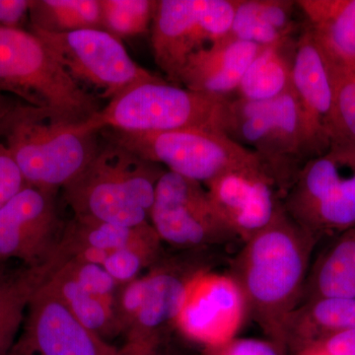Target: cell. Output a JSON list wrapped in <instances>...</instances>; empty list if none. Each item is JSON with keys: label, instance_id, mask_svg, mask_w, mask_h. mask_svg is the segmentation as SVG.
Instances as JSON below:
<instances>
[{"label": "cell", "instance_id": "4fadbf2b", "mask_svg": "<svg viewBox=\"0 0 355 355\" xmlns=\"http://www.w3.org/2000/svg\"><path fill=\"white\" fill-rule=\"evenodd\" d=\"M55 193L26 184L0 209V263L19 261L30 268L50 265L65 226Z\"/></svg>", "mask_w": 355, "mask_h": 355}, {"label": "cell", "instance_id": "9a60e30c", "mask_svg": "<svg viewBox=\"0 0 355 355\" xmlns=\"http://www.w3.org/2000/svg\"><path fill=\"white\" fill-rule=\"evenodd\" d=\"M247 317L246 300L235 280L212 268L191 280L175 329L209 349L237 338Z\"/></svg>", "mask_w": 355, "mask_h": 355}, {"label": "cell", "instance_id": "f1b7e54d", "mask_svg": "<svg viewBox=\"0 0 355 355\" xmlns=\"http://www.w3.org/2000/svg\"><path fill=\"white\" fill-rule=\"evenodd\" d=\"M156 0H100L102 27L119 40L150 31Z\"/></svg>", "mask_w": 355, "mask_h": 355}, {"label": "cell", "instance_id": "836d02e7", "mask_svg": "<svg viewBox=\"0 0 355 355\" xmlns=\"http://www.w3.org/2000/svg\"><path fill=\"white\" fill-rule=\"evenodd\" d=\"M303 352L320 355H355V329L322 338Z\"/></svg>", "mask_w": 355, "mask_h": 355}, {"label": "cell", "instance_id": "d6a6232c", "mask_svg": "<svg viewBox=\"0 0 355 355\" xmlns=\"http://www.w3.org/2000/svg\"><path fill=\"white\" fill-rule=\"evenodd\" d=\"M19 168L8 149L0 141V209L26 186Z\"/></svg>", "mask_w": 355, "mask_h": 355}, {"label": "cell", "instance_id": "ffe728a7", "mask_svg": "<svg viewBox=\"0 0 355 355\" xmlns=\"http://www.w3.org/2000/svg\"><path fill=\"white\" fill-rule=\"evenodd\" d=\"M354 329L355 299H310L292 313L286 327V349L297 355L322 338Z\"/></svg>", "mask_w": 355, "mask_h": 355}, {"label": "cell", "instance_id": "6da1fadb", "mask_svg": "<svg viewBox=\"0 0 355 355\" xmlns=\"http://www.w3.org/2000/svg\"><path fill=\"white\" fill-rule=\"evenodd\" d=\"M318 243L284 210L229 260L227 273L241 289L248 316L286 352L287 324L300 304Z\"/></svg>", "mask_w": 355, "mask_h": 355}, {"label": "cell", "instance_id": "7402d4cb", "mask_svg": "<svg viewBox=\"0 0 355 355\" xmlns=\"http://www.w3.org/2000/svg\"><path fill=\"white\" fill-rule=\"evenodd\" d=\"M294 6L291 0H236L229 36L260 46L292 41Z\"/></svg>", "mask_w": 355, "mask_h": 355}, {"label": "cell", "instance_id": "d4e9b609", "mask_svg": "<svg viewBox=\"0 0 355 355\" xmlns=\"http://www.w3.org/2000/svg\"><path fill=\"white\" fill-rule=\"evenodd\" d=\"M44 268L0 272V355H9L17 342L33 294L46 275Z\"/></svg>", "mask_w": 355, "mask_h": 355}, {"label": "cell", "instance_id": "52a82bcc", "mask_svg": "<svg viewBox=\"0 0 355 355\" xmlns=\"http://www.w3.org/2000/svg\"><path fill=\"white\" fill-rule=\"evenodd\" d=\"M292 220L318 242L355 227V146L331 144L303 168L284 200Z\"/></svg>", "mask_w": 355, "mask_h": 355}, {"label": "cell", "instance_id": "4dcf8cb0", "mask_svg": "<svg viewBox=\"0 0 355 355\" xmlns=\"http://www.w3.org/2000/svg\"><path fill=\"white\" fill-rule=\"evenodd\" d=\"M49 266L64 268L86 291L114 306V300L121 286L105 270L104 266L74 259L53 261Z\"/></svg>", "mask_w": 355, "mask_h": 355}, {"label": "cell", "instance_id": "484cf974", "mask_svg": "<svg viewBox=\"0 0 355 355\" xmlns=\"http://www.w3.org/2000/svg\"><path fill=\"white\" fill-rule=\"evenodd\" d=\"M46 279L70 312L89 331L103 340L121 333L114 306L86 291L64 268L49 266Z\"/></svg>", "mask_w": 355, "mask_h": 355}, {"label": "cell", "instance_id": "8d00e7d4", "mask_svg": "<svg viewBox=\"0 0 355 355\" xmlns=\"http://www.w3.org/2000/svg\"><path fill=\"white\" fill-rule=\"evenodd\" d=\"M160 349L161 347L153 343L128 340L116 355H161Z\"/></svg>", "mask_w": 355, "mask_h": 355}, {"label": "cell", "instance_id": "e0dca14e", "mask_svg": "<svg viewBox=\"0 0 355 355\" xmlns=\"http://www.w3.org/2000/svg\"><path fill=\"white\" fill-rule=\"evenodd\" d=\"M263 46L225 37L191 55L179 76V86L221 98L237 92L245 72Z\"/></svg>", "mask_w": 355, "mask_h": 355}, {"label": "cell", "instance_id": "7a4b0ae2", "mask_svg": "<svg viewBox=\"0 0 355 355\" xmlns=\"http://www.w3.org/2000/svg\"><path fill=\"white\" fill-rule=\"evenodd\" d=\"M221 132L260 158L284 200L303 168L331 147V140L313 125L292 88L270 101L229 98Z\"/></svg>", "mask_w": 355, "mask_h": 355}, {"label": "cell", "instance_id": "8fae6325", "mask_svg": "<svg viewBox=\"0 0 355 355\" xmlns=\"http://www.w3.org/2000/svg\"><path fill=\"white\" fill-rule=\"evenodd\" d=\"M236 0H156L151 46L154 60L179 86L188 58L230 33Z\"/></svg>", "mask_w": 355, "mask_h": 355}, {"label": "cell", "instance_id": "f546056e", "mask_svg": "<svg viewBox=\"0 0 355 355\" xmlns=\"http://www.w3.org/2000/svg\"><path fill=\"white\" fill-rule=\"evenodd\" d=\"M163 248L159 249H123L110 253L103 263L105 270L120 286L139 279L140 273L153 268L164 254Z\"/></svg>", "mask_w": 355, "mask_h": 355}, {"label": "cell", "instance_id": "30bf717a", "mask_svg": "<svg viewBox=\"0 0 355 355\" xmlns=\"http://www.w3.org/2000/svg\"><path fill=\"white\" fill-rule=\"evenodd\" d=\"M150 224L162 244L178 252H216L242 243L202 183L167 170L156 188Z\"/></svg>", "mask_w": 355, "mask_h": 355}, {"label": "cell", "instance_id": "8992f818", "mask_svg": "<svg viewBox=\"0 0 355 355\" xmlns=\"http://www.w3.org/2000/svg\"><path fill=\"white\" fill-rule=\"evenodd\" d=\"M228 99L173 85L161 78L130 89L80 123L79 128L90 133L107 130L128 132L180 130L221 132L222 114Z\"/></svg>", "mask_w": 355, "mask_h": 355}, {"label": "cell", "instance_id": "277c9868", "mask_svg": "<svg viewBox=\"0 0 355 355\" xmlns=\"http://www.w3.org/2000/svg\"><path fill=\"white\" fill-rule=\"evenodd\" d=\"M80 123L24 104L1 142L26 184L58 191L76 179L99 149L100 132H85Z\"/></svg>", "mask_w": 355, "mask_h": 355}, {"label": "cell", "instance_id": "3957f363", "mask_svg": "<svg viewBox=\"0 0 355 355\" xmlns=\"http://www.w3.org/2000/svg\"><path fill=\"white\" fill-rule=\"evenodd\" d=\"M104 140L83 172L62 188L65 202L79 218L127 227L148 225L165 168Z\"/></svg>", "mask_w": 355, "mask_h": 355}, {"label": "cell", "instance_id": "ac0fdd59", "mask_svg": "<svg viewBox=\"0 0 355 355\" xmlns=\"http://www.w3.org/2000/svg\"><path fill=\"white\" fill-rule=\"evenodd\" d=\"M291 85L313 125L330 139L334 103L330 62L307 25L294 46Z\"/></svg>", "mask_w": 355, "mask_h": 355}, {"label": "cell", "instance_id": "ba28073f", "mask_svg": "<svg viewBox=\"0 0 355 355\" xmlns=\"http://www.w3.org/2000/svg\"><path fill=\"white\" fill-rule=\"evenodd\" d=\"M100 135L139 157L165 166L167 171L202 184L233 170L263 164L253 151L216 130L128 132L107 130Z\"/></svg>", "mask_w": 355, "mask_h": 355}, {"label": "cell", "instance_id": "7c38bea8", "mask_svg": "<svg viewBox=\"0 0 355 355\" xmlns=\"http://www.w3.org/2000/svg\"><path fill=\"white\" fill-rule=\"evenodd\" d=\"M216 252H178L163 254L146 275L140 277L141 301L128 327V340L161 347L184 304L187 291L196 275L214 268Z\"/></svg>", "mask_w": 355, "mask_h": 355}, {"label": "cell", "instance_id": "e575fe53", "mask_svg": "<svg viewBox=\"0 0 355 355\" xmlns=\"http://www.w3.org/2000/svg\"><path fill=\"white\" fill-rule=\"evenodd\" d=\"M31 0H0V29L21 28L29 17Z\"/></svg>", "mask_w": 355, "mask_h": 355}, {"label": "cell", "instance_id": "5bb4252c", "mask_svg": "<svg viewBox=\"0 0 355 355\" xmlns=\"http://www.w3.org/2000/svg\"><path fill=\"white\" fill-rule=\"evenodd\" d=\"M118 350L85 328L44 277L9 355H116Z\"/></svg>", "mask_w": 355, "mask_h": 355}, {"label": "cell", "instance_id": "1f68e13d", "mask_svg": "<svg viewBox=\"0 0 355 355\" xmlns=\"http://www.w3.org/2000/svg\"><path fill=\"white\" fill-rule=\"evenodd\" d=\"M202 355H288L277 343L259 338H235L218 347L205 349Z\"/></svg>", "mask_w": 355, "mask_h": 355}, {"label": "cell", "instance_id": "d590c367", "mask_svg": "<svg viewBox=\"0 0 355 355\" xmlns=\"http://www.w3.org/2000/svg\"><path fill=\"white\" fill-rule=\"evenodd\" d=\"M26 103L21 101L15 96L0 90V141L10 125L14 116Z\"/></svg>", "mask_w": 355, "mask_h": 355}, {"label": "cell", "instance_id": "4316f807", "mask_svg": "<svg viewBox=\"0 0 355 355\" xmlns=\"http://www.w3.org/2000/svg\"><path fill=\"white\" fill-rule=\"evenodd\" d=\"M32 29L62 34L103 30L100 0H31Z\"/></svg>", "mask_w": 355, "mask_h": 355}, {"label": "cell", "instance_id": "44dd1931", "mask_svg": "<svg viewBox=\"0 0 355 355\" xmlns=\"http://www.w3.org/2000/svg\"><path fill=\"white\" fill-rule=\"evenodd\" d=\"M130 248L159 249L163 248V244L151 224L141 227H127L73 216L65 224L55 257L65 256L83 249L110 254Z\"/></svg>", "mask_w": 355, "mask_h": 355}, {"label": "cell", "instance_id": "603a6c76", "mask_svg": "<svg viewBox=\"0 0 355 355\" xmlns=\"http://www.w3.org/2000/svg\"><path fill=\"white\" fill-rule=\"evenodd\" d=\"M319 297L355 299V227L336 236L310 266L300 304Z\"/></svg>", "mask_w": 355, "mask_h": 355}, {"label": "cell", "instance_id": "d6986e66", "mask_svg": "<svg viewBox=\"0 0 355 355\" xmlns=\"http://www.w3.org/2000/svg\"><path fill=\"white\" fill-rule=\"evenodd\" d=\"M295 3L329 60L355 67V0H298Z\"/></svg>", "mask_w": 355, "mask_h": 355}, {"label": "cell", "instance_id": "2e32d148", "mask_svg": "<svg viewBox=\"0 0 355 355\" xmlns=\"http://www.w3.org/2000/svg\"><path fill=\"white\" fill-rule=\"evenodd\" d=\"M203 186L242 243L268 227L284 210L279 187L263 164L233 170Z\"/></svg>", "mask_w": 355, "mask_h": 355}, {"label": "cell", "instance_id": "9c48e42d", "mask_svg": "<svg viewBox=\"0 0 355 355\" xmlns=\"http://www.w3.org/2000/svg\"><path fill=\"white\" fill-rule=\"evenodd\" d=\"M79 86L111 102L140 84L159 80L137 64L121 40L100 29L55 34L30 29Z\"/></svg>", "mask_w": 355, "mask_h": 355}, {"label": "cell", "instance_id": "f35d334b", "mask_svg": "<svg viewBox=\"0 0 355 355\" xmlns=\"http://www.w3.org/2000/svg\"><path fill=\"white\" fill-rule=\"evenodd\" d=\"M6 265H4V263H0V272H3V270H6Z\"/></svg>", "mask_w": 355, "mask_h": 355}, {"label": "cell", "instance_id": "cb8c5ba5", "mask_svg": "<svg viewBox=\"0 0 355 355\" xmlns=\"http://www.w3.org/2000/svg\"><path fill=\"white\" fill-rule=\"evenodd\" d=\"M295 42L263 46L249 65L237 89V98L265 102L291 90Z\"/></svg>", "mask_w": 355, "mask_h": 355}, {"label": "cell", "instance_id": "83f0119b", "mask_svg": "<svg viewBox=\"0 0 355 355\" xmlns=\"http://www.w3.org/2000/svg\"><path fill=\"white\" fill-rule=\"evenodd\" d=\"M329 62L334 86L329 130L331 144L355 146V67L335 64L330 60Z\"/></svg>", "mask_w": 355, "mask_h": 355}, {"label": "cell", "instance_id": "5b68a950", "mask_svg": "<svg viewBox=\"0 0 355 355\" xmlns=\"http://www.w3.org/2000/svg\"><path fill=\"white\" fill-rule=\"evenodd\" d=\"M0 90L76 123L102 109L100 100L65 72L43 42L22 28L0 29Z\"/></svg>", "mask_w": 355, "mask_h": 355}, {"label": "cell", "instance_id": "74e56055", "mask_svg": "<svg viewBox=\"0 0 355 355\" xmlns=\"http://www.w3.org/2000/svg\"><path fill=\"white\" fill-rule=\"evenodd\" d=\"M297 355H320V354H314V352H301V354H299Z\"/></svg>", "mask_w": 355, "mask_h": 355}]
</instances>
